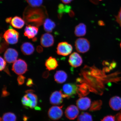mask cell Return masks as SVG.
I'll use <instances>...</instances> for the list:
<instances>
[{
	"label": "cell",
	"mask_w": 121,
	"mask_h": 121,
	"mask_svg": "<svg viewBox=\"0 0 121 121\" xmlns=\"http://www.w3.org/2000/svg\"><path fill=\"white\" fill-rule=\"evenodd\" d=\"M22 101V105L26 107H30L32 103H33L26 95L23 97Z\"/></svg>",
	"instance_id": "83f0119b"
},
{
	"label": "cell",
	"mask_w": 121,
	"mask_h": 121,
	"mask_svg": "<svg viewBox=\"0 0 121 121\" xmlns=\"http://www.w3.org/2000/svg\"><path fill=\"white\" fill-rule=\"evenodd\" d=\"M6 89V87H4L3 89L2 94H1V96L2 97H5L9 95V93L7 91Z\"/></svg>",
	"instance_id": "e575fe53"
},
{
	"label": "cell",
	"mask_w": 121,
	"mask_h": 121,
	"mask_svg": "<svg viewBox=\"0 0 121 121\" xmlns=\"http://www.w3.org/2000/svg\"><path fill=\"white\" fill-rule=\"evenodd\" d=\"M91 101L87 97H80L77 101L76 105L79 109L82 110H86L90 108Z\"/></svg>",
	"instance_id": "4fadbf2b"
},
{
	"label": "cell",
	"mask_w": 121,
	"mask_h": 121,
	"mask_svg": "<svg viewBox=\"0 0 121 121\" xmlns=\"http://www.w3.org/2000/svg\"><path fill=\"white\" fill-rule=\"evenodd\" d=\"M63 105L60 106H53L49 109L48 112L49 117L53 120H58L61 118L63 115V111L62 108Z\"/></svg>",
	"instance_id": "8992f818"
},
{
	"label": "cell",
	"mask_w": 121,
	"mask_h": 121,
	"mask_svg": "<svg viewBox=\"0 0 121 121\" xmlns=\"http://www.w3.org/2000/svg\"><path fill=\"white\" fill-rule=\"evenodd\" d=\"M25 22L20 17L17 16L14 17L12 18L10 23L14 28L20 29L22 28L25 25Z\"/></svg>",
	"instance_id": "ac0fdd59"
},
{
	"label": "cell",
	"mask_w": 121,
	"mask_h": 121,
	"mask_svg": "<svg viewBox=\"0 0 121 121\" xmlns=\"http://www.w3.org/2000/svg\"><path fill=\"white\" fill-rule=\"evenodd\" d=\"M40 43L42 46L44 47L48 48L52 46L54 43L53 36L49 33L42 35L41 37Z\"/></svg>",
	"instance_id": "7c38bea8"
},
{
	"label": "cell",
	"mask_w": 121,
	"mask_h": 121,
	"mask_svg": "<svg viewBox=\"0 0 121 121\" xmlns=\"http://www.w3.org/2000/svg\"><path fill=\"white\" fill-rule=\"evenodd\" d=\"M116 121H121V111L115 116Z\"/></svg>",
	"instance_id": "8d00e7d4"
},
{
	"label": "cell",
	"mask_w": 121,
	"mask_h": 121,
	"mask_svg": "<svg viewBox=\"0 0 121 121\" xmlns=\"http://www.w3.org/2000/svg\"><path fill=\"white\" fill-rule=\"evenodd\" d=\"M0 70L1 71H2L4 69H5V67L6 65V63L5 60L0 56Z\"/></svg>",
	"instance_id": "1f68e13d"
},
{
	"label": "cell",
	"mask_w": 121,
	"mask_h": 121,
	"mask_svg": "<svg viewBox=\"0 0 121 121\" xmlns=\"http://www.w3.org/2000/svg\"><path fill=\"white\" fill-rule=\"evenodd\" d=\"M73 47L67 42H60L57 45L56 52L58 55L66 56L69 55L72 52Z\"/></svg>",
	"instance_id": "5b68a950"
},
{
	"label": "cell",
	"mask_w": 121,
	"mask_h": 121,
	"mask_svg": "<svg viewBox=\"0 0 121 121\" xmlns=\"http://www.w3.org/2000/svg\"><path fill=\"white\" fill-rule=\"evenodd\" d=\"M28 117L26 116H24L23 117V119L24 121H27L28 119Z\"/></svg>",
	"instance_id": "7dc6e473"
},
{
	"label": "cell",
	"mask_w": 121,
	"mask_h": 121,
	"mask_svg": "<svg viewBox=\"0 0 121 121\" xmlns=\"http://www.w3.org/2000/svg\"><path fill=\"white\" fill-rule=\"evenodd\" d=\"M19 36V33L11 27L5 31L4 35V38L6 42L11 44L17 43Z\"/></svg>",
	"instance_id": "7a4b0ae2"
},
{
	"label": "cell",
	"mask_w": 121,
	"mask_h": 121,
	"mask_svg": "<svg viewBox=\"0 0 121 121\" xmlns=\"http://www.w3.org/2000/svg\"><path fill=\"white\" fill-rule=\"evenodd\" d=\"M21 51L25 55H29L32 54L34 52L35 48L32 44L30 42H25L21 45Z\"/></svg>",
	"instance_id": "2e32d148"
},
{
	"label": "cell",
	"mask_w": 121,
	"mask_h": 121,
	"mask_svg": "<svg viewBox=\"0 0 121 121\" xmlns=\"http://www.w3.org/2000/svg\"><path fill=\"white\" fill-rule=\"evenodd\" d=\"M4 71H5V72L7 74H8L9 75H10V73L9 72L8 68H6L5 69H4Z\"/></svg>",
	"instance_id": "bcb514c9"
},
{
	"label": "cell",
	"mask_w": 121,
	"mask_h": 121,
	"mask_svg": "<svg viewBox=\"0 0 121 121\" xmlns=\"http://www.w3.org/2000/svg\"><path fill=\"white\" fill-rule=\"evenodd\" d=\"M69 16L71 17H73L75 16V13L72 10H71L69 12Z\"/></svg>",
	"instance_id": "60d3db41"
},
{
	"label": "cell",
	"mask_w": 121,
	"mask_h": 121,
	"mask_svg": "<svg viewBox=\"0 0 121 121\" xmlns=\"http://www.w3.org/2000/svg\"><path fill=\"white\" fill-rule=\"evenodd\" d=\"M25 78L22 75H20L18 77L17 81L19 85H22L25 82Z\"/></svg>",
	"instance_id": "4dcf8cb0"
},
{
	"label": "cell",
	"mask_w": 121,
	"mask_h": 121,
	"mask_svg": "<svg viewBox=\"0 0 121 121\" xmlns=\"http://www.w3.org/2000/svg\"><path fill=\"white\" fill-rule=\"evenodd\" d=\"M78 107L75 105H71L67 107L65 112L66 117L70 120L76 118L79 113Z\"/></svg>",
	"instance_id": "30bf717a"
},
{
	"label": "cell",
	"mask_w": 121,
	"mask_h": 121,
	"mask_svg": "<svg viewBox=\"0 0 121 121\" xmlns=\"http://www.w3.org/2000/svg\"><path fill=\"white\" fill-rule=\"evenodd\" d=\"M26 85L28 87H31L34 85L33 80L31 78H28L26 83Z\"/></svg>",
	"instance_id": "d590c367"
},
{
	"label": "cell",
	"mask_w": 121,
	"mask_h": 121,
	"mask_svg": "<svg viewBox=\"0 0 121 121\" xmlns=\"http://www.w3.org/2000/svg\"><path fill=\"white\" fill-rule=\"evenodd\" d=\"M87 28L84 23H80L77 25L75 28L74 34L78 37H82L85 35L86 33Z\"/></svg>",
	"instance_id": "d6986e66"
},
{
	"label": "cell",
	"mask_w": 121,
	"mask_h": 121,
	"mask_svg": "<svg viewBox=\"0 0 121 121\" xmlns=\"http://www.w3.org/2000/svg\"><path fill=\"white\" fill-rule=\"evenodd\" d=\"M75 49L78 52L84 53L89 51L90 48V42L87 39L80 38L76 40Z\"/></svg>",
	"instance_id": "277c9868"
},
{
	"label": "cell",
	"mask_w": 121,
	"mask_h": 121,
	"mask_svg": "<svg viewBox=\"0 0 121 121\" xmlns=\"http://www.w3.org/2000/svg\"><path fill=\"white\" fill-rule=\"evenodd\" d=\"M12 70L17 74L22 75L25 73L28 70L27 65L24 60L19 59L13 63Z\"/></svg>",
	"instance_id": "3957f363"
},
{
	"label": "cell",
	"mask_w": 121,
	"mask_h": 121,
	"mask_svg": "<svg viewBox=\"0 0 121 121\" xmlns=\"http://www.w3.org/2000/svg\"><path fill=\"white\" fill-rule=\"evenodd\" d=\"M63 94L61 91H56L53 92L50 97V102L53 105H60L63 102Z\"/></svg>",
	"instance_id": "8fae6325"
},
{
	"label": "cell",
	"mask_w": 121,
	"mask_h": 121,
	"mask_svg": "<svg viewBox=\"0 0 121 121\" xmlns=\"http://www.w3.org/2000/svg\"><path fill=\"white\" fill-rule=\"evenodd\" d=\"M27 2L31 7H39L43 3V0H27Z\"/></svg>",
	"instance_id": "4316f807"
},
{
	"label": "cell",
	"mask_w": 121,
	"mask_h": 121,
	"mask_svg": "<svg viewBox=\"0 0 121 121\" xmlns=\"http://www.w3.org/2000/svg\"><path fill=\"white\" fill-rule=\"evenodd\" d=\"M37 50L38 52L39 53H40L43 51V48L41 46H38L37 47Z\"/></svg>",
	"instance_id": "f35d334b"
},
{
	"label": "cell",
	"mask_w": 121,
	"mask_h": 121,
	"mask_svg": "<svg viewBox=\"0 0 121 121\" xmlns=\"http://www.w3.org/2000/svg\"><path fill=\"white\" fill-rule=\"evenodd\" d=\"M73 0H61L63 3L65 4H69Z\"/></svg>",
	"instance_id": "ab89813d"
},
{
	"label": "cell",
	"mask_w": 121,
	"mask_h": 121,
	"mask_svg": "<svg viewBox=\"0 0 121 121\" xmlns=\"http://www.w3.org/2000/svg\"><path fill=\"white\" fill-rule=\"evenodd\" d=\"M116 20L121 27V7L119 10L118 13L116 16Z\"/></svg>",
	"instance_id": "836d02e7"
},
{
	"label": "cell",
	"mask_w": 121,
	"mask_h": 121,
	"mask_svg": "<svg viewBox=\"0 0 121 121\" xmlns=\"http://www.w3.org/2000/svg\"><path fill=\"white\" fill-rule=\"evenodd\" d=\"M58 66V62L55 58L50 57L46 60L45 66L49 71L54 70Z\"/></svg>",
	"instance_id": "ffe728a7"
},
{
	"label": "cell",
	"mask_w": 121,
	"mask_h": 121,
	"mask_svg": "<svg viewBox=\"0 0 121 121\" xmlns=\"http://www.w3.org/2000/svg\"><path fill=\"white\" fill-rule=\"evenodd\" d=\"M16 115L12 112L4 113L2 118V121H16Z\"/></svg>",
	"instance_id": "484cf974"
},
{
	"label": "cell",
	"mask_w": 121,
	"mask_h": 121,
	"mask_svg": "<svg viewBox=\"0 0 121 121\" xmlns=\"http://www.w3.org/2000/svg\"><path fill=\"white\" fill-rule=\"evenodd\" d=\"M78 121H93L92 116L87 112H82L78 116Z\"/></svg>",
	"instance_id": "d4e9b609"
},
{
	"label": "cell",
	"mask_w": 121,
	"mask_h": 121,
	"mask_svg": "<svg viewBox=\"0 0 121 121\" xmlns=\"http://www.w3.org/2000/svg\"><path fill=\"white\" fill-rule=\"evenodd\" d=\"M18 56L17 51L13 48H9L4 53V60L7 63H12L16 61Z\"/></svg>",
	"instance_id": "ba28073f"
},
{
	"label": "cell",
	"mask_w": 121,
	"mask_h": 121,
	"mask_svg": "<svg viewBox=\"0 0 121 121\" xmlns=\"http://www.w3.org/2000/svg\"><path fill=\"white\" fill-rule=\"evenodd\" d=\"M102 105V101L101 100L95 101L92 102L90 109V111H95L100 110Z\"/></svg>",
	"instance_id": "cb8c5ba5"
},
{
	"label": "cell",
	"mask_w": 121,
	"mask_h": 121,
	"mask_svg": "<svg viewBox=\"0 0 121 121\" xmlns=\"http://www.w3.org/2000/svg\"><path fill=\"white\" fill-rule=\"evenodd\" d=\"M8 43L6 42H4L1 43L0 45V52L2 53L7 49L8 46Z\"/></svg>",
	"instance_id": "d6a6232c"
},
{
	"label": "cell",
	"mask_w": 121,
	"mask_h": 121,
	"mask_svg": "<svg viewBox=\"0 0 121 121\" xmlns=\"http://www.w3.org/2000/svg\"><path fill=\"white\" fill-rule=\"evenodd\" d=\"M98 24L100 26H104L105 25V24L103 21H99L98 22Z\"/></svg>",
	"instance_id": "7bdbcfd3"
},
{
	"label": "cell",
	"mask_w": 121,
	"mask_h": 121,
	"mask_svg": "<svg viewBox=\"0 0 121 121\" xmlns=\"http://www.w3.org/2000/svg\"><path fill=\"white\" fill-rule=\"evenodd\" d=\"M33 93H27L26 95L33 102H37V95Z\"/></svg>",
	"instance_id": "f1b7e54d"
},
{
	"label": "cell",
	"mask_w": 121,
	"mask_h": 121,
	"mask_svg": "<svg viewBox=\"0 0 121 121\" xmlns=\"http://www.w3.org/2000/svg\"><path fill=\"white\" fill-rule=\"evenodd\" d=\"M69 62L72 67H78L82 64L83 60L79 54L78 53L74 52L69 56Z\"/></svg>",
	"instance_id": "9c48e42d"
},
{
	"label": "cell",
	"mask_w": 121,
	"mask_h": 121,
	"mask_svg": "<svg viewBox=\"0 0 121 121\" xmlns=\"http://www.w3.org/2000/svg\"><path fill=\"white\" fill-rule=\"evenodd\" d=\"M62 89L63 93L67 96L68 98H69L73 97L76 94L78 86L73 83H67L63 86Z\"/></svg>",
	"instance_id": "52a82bcc"
},
{
	"label": "cell",
	"mask_w": 121,
	"mask_h": 121,
	"mask_svg": "<svg viewBox=\"0 0 121 121\" xmlns=\"http://www.w3.org/2000/svg\"><path fill=\"white\" fill-rule=\"evenodd\" d=\"M90 1L91 2L95 4H99L98 0H90Z\"/></svg>",
	"instance_id": "b9f144b4"
},
{
	"label": "cell",
	"mask_w": 121,
	"mask_h": 121,
	"mask_svg": "<svg viewBox=\"0 0 121 121\" xmlns=\"http://www.w3.org/2000/svg\"><path fill=\"white\" fill-rule=\"evenodd\" d=\"M67 73L63 70L57 71L54 75L55 81L59 84L65 82L67 80Z\"/></svg>",
	"instance_id": "e0dca14e"
},
{
	"label": "cell",
	"mask_w": 121,
	"mask_h": 121,
	"mask_svg": "<svg viewBox=\"0 0 121 121\" xmlns=\"http://www.w3.org/2000/svg\"><path fill=\"white\" fill-rule=\"evenodd\" d=\"M78 86L77 93L80 97L86 96L89 94L90 91V87L86 85H82L81 86Z\"/></svg>",
	"instance_id": "44dd1931"
},
{
	"label": "cell",
	"mask_w": 121,
	"mask_h": 121,
	"mask_svg": "<svg viewBox=\"0 0 121 121\" xmlns=\"http://www.w3.org/2000/svg\"><path fill=\"white\" fill-rule=\"evenodd\" d=\"M56 26L55 23L49 18L45 19L43 23L44 29L48 33L52 32Z\"/></svg>",
	"instance_id": "7402d4cb"
},
{
	"label": "cell",
	"mask_w": 121,
	"mask_h": 121,
	"mask_svg": "<svg viewBox=\"0 0 121 121\" xmlns=\"http://www.w3.org/2000/svg\"><path fill=\"white\" fill-rule=\"evenodd\" d=\"M38 28L34 26L29 25L25 29L24 35L29 39H34L38 32Z\"/></svg>",
	"instance_id": "5bb4252c"
},
{
	"label": "cell",
	"mask_w": 121,
	"mask_h": 121,
	"mask_svg": "<svg viewBox=\"0 0 121 121\" xmlns=\"http://www.w3.org/2000/svg\"><path fill=\"white\" fill-rule=\"evenodd\" d=\"M71 9V7L70 6L67 5H64L62 4H59L57 12L58 13V17L61 18L63 13H68L70 12Z\"/></svg>",
	"instance_id": "603a6c76"
},
{
	"label": "cell",
	"mask_w": 121,
	"mask_h": 121,
	"mask_svg": "<svg viewBox=\"0 0 121 121\" xmlns=\"http://www.w3.org/2000/svg\"></svg>",
	"instance_id": "f907efd6"
},
{
	"label": "cell",
	"mask_w": 121,
	"mask_h": 121,
	"mask_svg": "<svg viewBox=\"0 0 121 121\" xmlns=\"http://www.w3.org/2000/svg\"><path fill=\"white\" fill-rule=\"evenodd\" d=\"M44 9L38 7H26L23 14L24 20L26 24L37 27L41 26L44 22L47 14Z\"/></svg>",
	"instance_id": "6da1fadb"
},
{
	"label": "cell",
	"mask_w": 121,
	"mask_h": 121,
	"mask_svg": "<svg viewBox=\"0 0 121 121\" xmlns=\"http://www.w3.org/2000/svg\"><path fill=\"white\" fill-rule=\"evenodd\" d=\"M101 121H116L115 116L112 115L106 116Z\"/></svg>",
	"instance_id": "f546056e"
},
{
	"label": "cell",
	"mask_w": 121,
	"mask_h": 121,
	"mask_svg": "<svg viewBox=\"0 0 121 121\" xmlns=\"http://www.w3.org/2000/svg\"><path fill=\"white\" fill-rule=\"evenodd\" d=\"M34 91L33 90H28L26 91L25 93L27 94L31 93H34Z\"/></svg>",
	"instance_id": "f6af8a7d"
},
{
	"label": "cell",
	"mask_w": 121,
	"mask_h": 121,
	"mask_svg": "<svg viewBox=\"0 0 121 121\" xmlns=\"http://www.w3.org/2000/svg\"><path fill=\"white\" fill-rule=\"evenodd\" d=\"M12 18V17L7 18L6 19V22L7 23H10V21H11Z\"/></svg>",
	"instance_id": "ee69618b"
},
{
	"label": "cell",
	"mask_w": 121,
	"mask_h": 121,
	"mask_svg": "<svg viewBox=\"0 0 121 121\" xmlns=\"http://www.w3.org/2000/svg\"><path fill=\"white\" fill-rule=\"evenodd\" d=\"M120 47H121V43H120Z\"/></svg>",
	"instance_id": "c3c4849f"
},
{
	"label": "cell",
	"mask_w": 121,
	"mask_h": 121,
	"mask_svg": "<svg viewBox=\"0 0 121 121\" xmlns=\"http://www.w3.org/2000/svg\"><path fill=\"white\" fill-rule=\"evenodd\" d=\"M99 1H102V0H99Z\"/></svg>",
	"instance_id": "681fc988"
},
{
	"label": "cell",
	"mask_w": 121,
	"mask_h": 121,
	"mask_svg": "<svg viewBox=\"0 0 121 121\" xmlns=\"http://www.w3.org/2000/svg\"><path fill=\"white\" fill-rule=\"evenodd\" d=\"M109 105L112 109L118 111L121 109V98L118 96H114L110 99Z\"/></svg>",
	"instance_id": "9a60e30c"
},
{
	"label": "cell",
	"mask_w": 121,
	"mask_h": 121,
	"mask_svg": "<svg viewBox=\"0 0 121 121\" xmlns=\"http://www.w3.org/2000/svg\"><path fill=\"white\" fill-rule=\"evenodd\" d=\"M49 75V73L48 71H45L44 72L42 75V77L44 78H48Z\"/></svg>",
	"instance_id": "74e56055"
}]
</instances>
